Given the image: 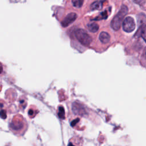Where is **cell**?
I'll return each instance as SVG.
<instances>
[{"label":"cell","instance_id":"obj_1","mask_svg":"<svg viewBox=\"0 0 146 146\" xmlns=\"http://www.w3.org/2000/svg\"><path fill=\"white\" fill-rule=\"evenodd\" d=\"M128 13V8L125 5H123L121 7L119 13L113 17L111 22V26L114 30H118L122 23L124 17Z\"/></svg>","mask_w":146,"mask_h":146},{"label":"cell","instance_id":"obj_2","mask_svg":"<svg viewBox=\"0 0 146 146\" xmlns=\"http://www.w3.org/2000/svg\"><path fill=\"white\" fill-rule=\"evenodd\" d=\"M75 35L78 40L84 46H89L92 41L91 36L83 29H77L75 31Z\"/></svg>","mask_w":146,"mask_h":146},{"label":"cell","instance_id":"obj_3","mask_svg":"<svg viewBox=\"0 0 146 146\" xmlns=\"http://www.w3.org/2000/svg\"><path fill=\"white\" fill-rule=\"evenodd\" d=\"M135 29V23L134 19L131 17H128L124 19L123 22V29L127 33H131Z\"/></svg>","mask_w":146,"mask_h":146},{"label":"cell","instance_id":"obj_4","mask_svg":"<svg viewBox=\"0 0 146 146\" xmlns=\"http://www.w3.org/2000/svg\"><path fill=\"white\" fill-rule=\"evenodd\" d=\"M76 18H77V15L74 13H71L68 14L66 15V17L61 22L62 26L64 27L68 26L70 24H71L72 22H74L75 21Z\"/></svg>","mask_w":146,"mask_h":146},{"label":"cell","instance_id":"obj_5","mask_svg":"<svg viewBox=\"0 0 146 146\" xmlns=\"http://www.w3.org/2000/svg\"><path fill=\"white\" fill-rule=\"evenodd\" d=\"M72 111L73 112L78 115H80L82 116H84L87 113L86 110L84 108V107L77 103H74L72 104Z\"/></svg>","mask_w":146,"mask_h":146},{"label":"cell","instance_id":"obj_6","mask_svg":"<svg viewBox=\"0 0 146 146\" xmlns=\"http://www.w3.org/2000/svg\"><path fill=\"white\" fill-rule=\"evenodd\" d=\"M99 39L102 43L106 44V43H107L109 42L110 39V36L107 32L102 31L99 34Z\"/></svg>","mask_w":146,"mask_h":146},{"label":"cell","instance_id":"obj_7","mask_svg":"<svg viewBox=\"0 0 146 146\" xmlns=\"http://www.w3.org/2000/svg\"><path fill=\"white\" fill-rule=\"evenodd\" d=\"M106 0H98L93 2L91 5V9L92 10H100L102 9L103 4Z\"/></svg>","mask_w":146,"mask_h":146},{"label":"cell","instance_id":"obj_8","mask_svg":"<svg viewBox=\"0 0 146 146\" xmlns=\"http://www.w3.org/2000/svg\"><path fill=\"white\" fill-rule=\"evenodd\" d=\"M87 28L90 32L96 33L99 30V25L95 22H91L87 25Z\"/></svg>","mask_w":146,"mask_h":146},{"label":"cell","instance_id":"obj_9","mask_svg":"<svg viewBox=\"0 0 146 146\" xmlns=\"http://www.w3.org/2000/svg\"><path fill=\"white\" fill-rule=\"evenodd\" d=\"M108 17V11L107 10L104 11L103 12L101 13L99 15H98L96 18L94 19L95 21H99L101 19H106Z\"/></svg>","mask_w":146,"mask_h":146},{"label":"cell","instance_id":"obj_10","mask_svg":"<svg viewBox=\"0 0 146 146\" xmlns=\"http://www.w3.org/2000/svg\"><path fill=\"white\" fill-rule=\"evenodd\" d=\"M83 1L84 0H72V3L74 7L79 8L82 6Z\"/></svg>","mask_w":146,"mask_h":146},{"label":"cell","instance_id":"obj_11","mask_svg":"<svg viewBox=\"0 0 146 146\" xmlns=\"http://www.w3.org/2000/svg\"><path fill=\"white\" fill-rule=\"evenodd\" d=\"M140 34H141V36L142 37V38L146 42V25H144L143 26L141 27Z\"/></svg>","mask_w":146,"mask_h":146},{"label":"cell","instance_id":"obj_12","mask_svg":"<svg viewBox=\"0 0 146 146\" xmlns=\"http://www.w3.org/2000/svg\"><path fill=\"white\" fill-rule=\"evenodd\" d=\"M59 116L60 117H63L64 115V109L63 107H60L59 108Z\"/></svg>","mask_w":146,"mask_h":146},{"label":"cell","instance_id":"obj_13","mask_svg":"<svg viewBox=\"0 0 146 146\" xmlns=\"http://www.w3.org/2000/svg\"><path fill=\"white\" fill-rule=\"evenodd\" d=\"M0 117L2 119H5L6 117V113L5 111L2 110L0 111Z\"/></svg>","mask_w":146,"mask_h":146},{"label":"cell","instance_id":"obj_14","mask_svg":"<svg viewBox=\"0 0 146 146\" xmlns=\"http://www.w3.org/2000/svg\"><path fill=\"white\" fill-rule=\"evenodd\" d=\"M135 3L141 5L144 3V0H132Z\"/></svg>","mask_w":146,"mask_h":146},{"label":"cell","instance_id":"obj_15","mask_svg":"<svg viewBox=\"0 0 146 146\" xmlns=\"http://www.w3.org/2000/svg\"><path fill=\"white\" fill-rule=\"evenodd\" d=\"M2 72V67L0 66V74H1Z\"/></svg>","mask_w":146,"mask_h":146}]
</instances>
